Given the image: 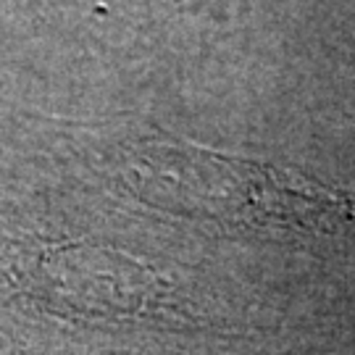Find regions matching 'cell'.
Here are the masks:
<instances>
[{
  "label": "cell",
  "instance_id": "cell-1",
  "mask_svg": "<svg viewBox=\"0 0 355 355\" xmlns=\"http://www.w3.org/2000/svg\"><path fill=\"white\" fill-rule=\"evenodd\" d=\"M142 190L168 214L232 234L297 240L334 234L355 221V192L334 190L297 168L200 145L142 150Z\"/></svg>",
  "mask_w": 355,
  "mask_h": 355
}]
</instances>
